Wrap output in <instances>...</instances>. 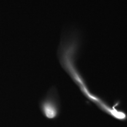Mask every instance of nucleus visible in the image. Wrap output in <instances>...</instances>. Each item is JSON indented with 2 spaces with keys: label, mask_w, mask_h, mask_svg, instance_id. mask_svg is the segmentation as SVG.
Wrapping results in <instances>:
<instances>
[{
  "label": "nucleus",
  "mask_w": 127,
  "mask_h": 127,
  "mask_svg": "<svg viewBox=\"0 0 127 127\" xmlns=\"http://www.w3.org/2000/svg\"><path fill=\"white\" fill-rule=\"evenodd\" d=\"M44 108L45 115L48 118H54L55 116V115H56V111H55V109L51 104H48V103L45 104L44 105Z\"/></svg>",
  "instance_id": "obj_1"
},
{
  "label": "nucleus",
  "mask_w": 127,
  "mask_h": 127,
  "mask_svg": "<svg viewBox=\"0 0 127 127\" xmlns=\"http://www.w3.org/2000/svg\"><path fill=\"white\" fill-rule=\"evenodd\" d=\"M114 115H115L117 118H124L125 117V114L122 113V112H117V111H115V113H114Z\"/></svg>",
  "instance_id": "obj_2"
}]
</instances>
